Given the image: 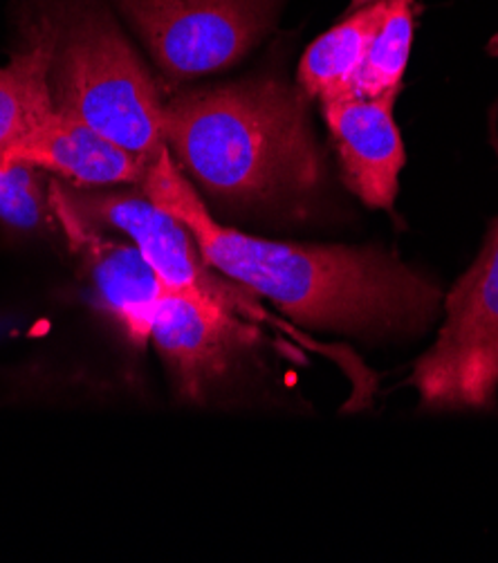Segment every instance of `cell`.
Instances as JSON below:
<instances>
[{
	"mask_svg": "<svg viewBox=\"0 0 498 563\" xmlns=\"http://www.w3.org/2000/svg\"><path fill=\"white\" fill-rule=\"evenodd\" d=\"M142 191L193 234L202 258L292 321L351 334L394 332L433 319L440 292L379 247L276 243L220 224L164 148Z\"/></svg>",
	"mask_w": 498,
	"mask_h": 563,
	"instance_id": "1",
	"label": "cell"
},
{
	"mask_svg": "<svg viewBox=\"0 0 498 563\" xmlns=\"http://www.w3.org/2000/svg\"><path fill=\"white\" fill-rule=\"evenodd\" d=\"M306 99L279 79L189 90L164 101V142L180 172L218 200L299 198L323 176Z\"/></svg>",
	"mask_w": 498,
	"mask_h": 563,
	"instance_id": "2",
	"label": "cell"
},
{
	"mask_svg": "<svg viewBox=\"0 0 498 563\" xmlns=\"http://www.w3.org/2000/svg\"><path fill=\"white\" fill-rule=\"evenodd\" d=\"M49 88L54 108L148 164L166 148L159 88L110 16L84 12L57 34Z\"/></svg>",
	"mask_w": 498,
	"mask_h": 563,
	"instance_id": "3",
	"label": "cell"
},
{
	"mask_svg": "<svg viewBox=\"0 0 498 563\" xmlns=\"http://www.w3.org/2000/svg\"><path fill=\"white\" fill-rule=\"evenodd\" d=\"M435 344L409 384L424 411H494L498 400V218L445 301Z\"/></svg>",
	"mask_w": 498,
	"mask_h": 563,
	"instance_id": "4",
	"label": "cell"
},
{
	"mask_svg": "<svg viewBox=\"0 0 498 563\" xmlns=\"http://www.w3.org/2000/svg\"><path fill=\"white\" fill-rule=\"evenodd\" d=\"M159 73L191 81L228 70L265 36L276 0H118Z\"/></svg>",
	"mask_w": 498,
	"mask_h": 563,
	"instance_id": "5",
	"label": "cell"
},
{
	"mask_svg": "<svg viewBox=\"0 0 498 563\" xmlns=\"http://www.w3.org/2000/svg\"><path fill=\"white\" fill-rule=\"evenodd\" d=\"M62 194L79 216L99 228H113L137 245L169 290L204 297L258 325L269 321L261 299L236 280L215 272L202 258L187 224L159 209L144 191L84 194L62 187Z\"/></svg>",
	"mask_w": 498,
	"mask_h": 563,
	"instance_id": "6",
	"label": "cell"
},
{
	"mask_svg": "<svg viewBox=\"0 0 498 563\" xmlns=\"http://www.w3.org/2000/svg\"><path fill=\"white\" fill-rule=\"evenodd\" d=\"M151 342L178 396L202 402L261 342V325L204 297L166 288L153 317Z\"/></svg>",
	"mask_w": 498,
	"mask_h": 563,
	"instance_id": "7",
	"label": "cell"
},
{
	"mask_svg": "<svg viewBox=\"0 0 498 563\" xmlns=\"http://www.w3.org/2000/svg\"><path fill=\"white\" fill-rule=\"evenodd\" d=\"M49 205L64 224L73 250L84 258L101 308L122 328L131 344L146 346L157 303L166 290L162 278L137 245L106 239L95 222L79 216L59 185H49Z\"/></svg>",
	"mask_w": 498,
	"mask_h": 563,
	"instance_id": "8",
	"label": "cell"
},
{
	"mask_svg": "<svg viewBox=\"0 0 498 563\" xmlns=\"http://www.w3.org/2000/svg\"><path fill=\"white\" fill-rule=\"evenodd\" d=\"M398 95L321 103L346 187L370 209H391L407 153L396 124Z\"/></svg>",
	"mask_w": 498,
	"mask_h": 563,
	"instance_id": "9",
	"label": "cell"
},
{
	"mask_svg": "<svg viewBox=\"0 0 498 563\" xmlns=\"http://www.w3.org/2000/svg\"><path fill=\"white\" fill-rule=\"evenodd\" d=\"M3 162H27L81 189L142 183L148 162L54 108L16 142L0 146Z\"/></svg>",
	"mask_w": 498,
	"mask_h": 563,
	"instance_id": "10",
	"label": "cell"
},
{
	"mask_svg": "<svg viewBox=\"0 0 498 563\" xmlns=\"http://www.w3.org/2000/svg\"><path fill=\"white\" fill-rule=\"evenodd\" d=\"M389 10L391 0H384V3L351 12L346 21L321 34L303 52L297 79L308 99L330 103L353 97L355 79L366 59L368 45Z\"/></svg>",
	"mask_w": 498,
	"mask_h": 563,
	"instance_id": "11",
	"label": "cell"
},
{
	"mask_svg": "<svg viewBox=\"0 0 498 563\" xmlns=\"http://www.w3.org/2000/svg\"><path fill=\"white\" fill-rule=\"evenodd\" d=\"M57 32H41L0 68V146H8L54 110L49 70Z\"/></svg>",
	"mask_w": 498,
	"mask_h": 563,
	"instance_id": "12",
	"label": "cell"
},
{
	"mask_svg": "<svg viewBox=\"0 0 498 563\" xmlns=\"http://www.w3.org/2000/svg\"><path fill=\"white\" fill-rule=\"evenodd\" d=\"M413 0H391V10L368 45L351 99L400 95L413 47Z\"/></svg>",
	"mask_w": 498,
	"mask_h": 563,
	"instance_id": "13",
	"label": "cell"
},
{
	"mask_svg": "<svg viewBox=\"0 0 498 563\" xmlns=\"http://www.w3.org/2000/svg\"><path fill=\"white\" fill-rule=\"evenodd\" d=\"M45 172L27 162L0 159V220L16 230H34L52 211Z\"/></svg>",
	"mask_w": 498,
	"mask_h": 563,
	"instance_id": "14",
	"label": "cell"
},
{
	"mask_svg": "<svg viewBox=\"0 0 498 563\" xmlns=\"http://www.w3.org/2000/svg\"><path fill=\"white\" fill-rule=\"evenodd\" d=\"M373 3H384V0H351V12H357V10L368 8Z\"/></svg>",
	"mask_w": 498,
	"mask_h": 563,
	"instance_id": "15",
	"label": "cell"
},
{
	"mask_svg": "<svg viewBox=\"0 0 498 563\" xmlns=\"http://www.w3.org/2000/svg\"><path fill=\"white\" fill-rule=\"evenodd\" d=\"M487 52L491 54V56H498V32L489 38V45H487Z\"/></svg>",
	"mask_w": 498,
	"mask_h": 563,
	"instance_id": "16",
	"label": "cell"
}]
</instances>
